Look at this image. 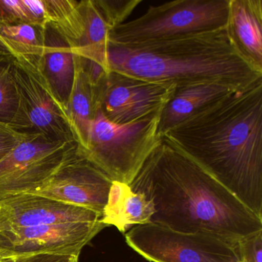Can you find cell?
I'll return each instance as SVG.
<instances>
[{
    "label": "cell",
    "mask_w": 262,
    "mask_h": 262,
    "mask_svg": "<svg viewBox=\"0 0 262 262\" xmlns=\"http://www.w3.org/2000/svg\"><path fill=\"white\" fill-rule=\"evenodd\" d=\"M162 139L262 219V79L204 107Z\"/></svg>",
    "instance_id": "6da1fadb"
},
{
    "label": "cell",
    "mask_w": 262,
    "mask_h": 262,
    "mask_svg": "<svg viewBox=\"0 0 262 262\" xmlns=\"http://www.w3.org/2000/svg\"><path fill=\"white\" fill-rule=\"evenodd\" d=\"M129 186L154 204L151 223L235 244L262 231L261 219L164 139Z\"/></svg>",
    "instance_id": "7a4b0ae2"
},
{
    "label": "cell",
    "mask_w": 262,
    "mask_h": 262,
    "mask_svg": "<svg viewBox=\"0 0 262 262\" xmlns=\"http://www.w3.org/2000/svg\"><path fill=\"white\" fill-rule=\"evenodd\" d=\"M106 62L108 73L151 82L216 80L242 89L262 79L234 50L226 27L129 45L110 42Z\"/></svg>",
    "instance_id": "3957f363"
},
{
    "label": "cell",
    "mask_w": 262,
    "mask_h": 262,
    "mask_svg": "<svg viewBox=\"0 0 262 262\" xmlns=\"http://www.w3.org/2000/svg\"><path fill=\"white\" fill-rule=\"evenodd\" d=\"M160 116L157 113L128 123L116 124L97 107L86 147L79 152L113 182L129 185L163 139L159 133Z\"/></svg>",
    "instance_id": "277c9868"
},
{
    "label": "cell",
    "mask_w": 262,
    "mask_h": 262,
    "mask_svg": "<svg viewBox=\"0 0 262 262\" xmlns=\"http://www.w3.org/2000/svg\"><path fill=\"white\" fill-rule=\"evenodd\" d=\"M230 0H176L150 7L140 17L112 30L110 42L119 45L172 39L226 27Z\"/></svg>",
    "instance_id": "5b68a950"
},
{
    "label": "cell",
    "mask_w": 262,
    "mask_h": 262,
    "mask_svg": "<svg viewBox=\"0 0 262 262\" xmlns=\"http://www.w3.org/2000/svg\"><path fill=\"white\" fill-rule=\"evenodd\" d=\"M39 59V56L13 59L19 105L10 125L26 134H41L54 140L77 142L68 111L46 80Z\"/></svg>",
    "instance_id": "8992f818"
},
{
    "label": "cell",
    "mask_w": 262,
    "mask_h": 262,
    "mask_svg": "<svg viewBox=\"0 0 262 262\" xmlns=\"http://www.w3.org/2000/svg\"><path fill=\"white\" fill-rule=\"evenodd\" d=\"M125 242L150 262H237V244L215 234L174 231L157 224L133 227Z\"/></svg>",
    "instance_id": "52a82bcc"
},
{
    "label": "cell",
    "mask_w": 262,
    "mask_h": 262,
    "mask_svg": "<svg viewBox=\"0 0 262 262\" xmlns=\"http://www.w3.org/2000/svg\"><path fill=\"white\" fill-rule=\"evenodd\" d=\"M78 147L76 141L54 140L44 135L29 134L0 161V199L33 192Z\"/></svg>",
    "instance_id": "ba28073f"
},
{
    "label": "cell",
    "mask_w": 262,
    "mask_h": 262,
    "mask_svg": "<svg viewBox=\"0 0 262 262\" xmlns=\"http://www.w3.org/2000/svg\"><path fill=\"white\" fill-rule=\"evenodd\" d=\"M176 83L142 80L110 72L96 88V107L116 124H125L162 113Z\"/></svg>",
    "instance_id": "9c48e42d"
},
{
    "label": "cell",
    "mask_w": 262,
    "mask_h": 262,
    "mask_svg": "<svg viewBox=\"0 0 262 262\" xmlns=\"http://www.w3.org/2000/svg\"><path fill=\"white\" fill-rule=\"evenodd\" d=\"M106 227L99 220L1 230L0 256L51 254L79 257L82 248Z\"/></svg>",
    "instance_id": "30bf717a"
},
{
    "label": "cell",
    "mask_w": 262,
    "mask_h": 262,
    "mask_svg": "<svg viewBox=\"0 0 262 262\" xmlns=\"http://www.w3.org/2000/svg\"><path fill=\"white\" fill-rule=\"evenodd\" d=\"M113 182L77 149L31 193L88 208L102 216Z\"/></svg>",
    "instance_id": "8fae6325"
},
{
    "label": "cell",
    "mask_w": 262,
    "mask_h": 262,
    "mask_svg": "<svg viewBox=\"0 0 262 262\" xmlns=\"http://www.w3.org/2000/svg\"><path fill=\"white\" fill-rule=\"evenodd\" d=\"M102 215L77 205L34 193L0 199V231L9 228L71 222H96Z\"/></svg>",
    "instance_id": "7c38bea8"
},
{
    "label": "cell",
    "mask_w": 262,
    "mask_h": 262,
    "mask_svg": "<svg viewBox=\"0 0 262 262\" xmlns=\"http://www.w3.org/2000/svg\"><path fill=\"white\" fill-rule=\"evenodd\" d=\"M238 90L240 88L228 82L216 80L176 84L172 96L161 113L159 135L162 137L166 132L196 112Z\"/></svg>",
    "instance_id": "4fadbf2b"
},
{
    "label": "cell",
    "mask_w": 262,
    "mask_h": 262,
    "mask_svg": "<svg viewBox=\"0 0 262 262\" xmlns=\"http://www.w3.org/2000/svg\"><path fill=\"white\" fill-rule=\"evenodd\" d=\"M226 30L234 50L262 74L261 0H230Z\"/></svg>",
    "instance_id": "5bb4252c"
},
{
    "label": "cell",
    "mask_w": 262,
    "mask_h": 262,
    "mask_svg": "<svg viewBox=\"0 0 262 262\" xmlns=\"http://www.w3.org/2000/svg\"><path fill=\"white\" fill-rule=\"evenodd\" d=\"M39 59L41 70L52 91L67 110L74 80V53L66 39L50 26L44 29Z\"/></svg>",
    "instance_id": "9a60e30c"
},
{
    "label": "cell",
    "mask_w": 262,
    "mask_h": 262,
    "mask_svg": "<svg viewBox=\"0 0 262 262\" xmlns=\"http://www.w3.org/2000/svg\"><path fill=\"white\" fill-rule=\"evenodd\" d=\"M154 204L142 193L133 191L129 185L113 182L101 222L125 233L133 227L151 223Z\"/></svg>",
    "instance_id": "2e32d148"
},
{
    "label": "cell",
    "mask_w": 262,
    "mask_h": 262,
    "mask_svg": "<svg viewBox=\"0 0 262 262\" xmlns=\"http://www.w3.org/2000/svg\"><path fill=\"white\" fill-rule=\"evenodd\" d=\"M69 116L73 133L79 145V151H83L88 142L92 120L96 110V88L89 80L79 56L75 55V75L69 99Z\"/></svg>",
    "instance_id": "e0dca14e"
},
{
    "label": "cell",
    "mask_w": 262,
    "mask_h": 262,
    "mask_svg": "<svg viewBox=\"0 0 262 262\" xmlns=\"http://www.w3.org/2000/svg\"><path fill=\"white\" fill-rule=\"evenodd\" d=\"M80 7L85 19V32L72 51L76 56L99 64L110 73L106 62L110 27L96 0L81 1Z\"/></svg>",
    "instance_id": "ac0fdd59"
},
{
    "label": "cell",
    "mask_w": 262,
    "mask_h": 262,
    "mask_svg": "<svg viewBox=\"0 0 262 262\" xmlns=\"http://www.w3.org/2000/svg\"><path fill=\"white\" fill-rule=\"evenodd\" d=\"M43 30L29 24L0 23V57L15 59L39 57Z\"/></svg>",
    "instance_id": "d6986e66"
},
{
    "label": "cell",
    "mask_w": 262,
    "mask_h": 262,
    "mask_svg": "<svg viewBox=\"0 0 262 262\" xmlns=\"http://www.w3.org/2000/svg\"><path fill=\"white\" fill-rule=\"evenodd\" d=\"M48 25L66 39L71 48L85 32V19L80 2L73 0H44Z\"/></svg>",
    "instance_id": "ffe728a7"
},
{
    "label": "cell",
    "mask_w": 262,
    "mask_h": 262,
    "mask_svg": "<svg viewBox=\"0 0 262 262\" xmlns=\"http://www.w3.org/2000/svg\"><path fill=\"white\" fill-rule=\"evenodd\" d=\"M0 23L44 30L48 25L44 0H0Z\"/></svg>",
    "instance_id": "44dd1931"
},
{
    "label": "cell",
    "mask_w": 262,
    "mask_h": 262,
    "mask_svg": "<svg viewBox=\"0 0 262 262\" xmlns=\"http://www.w3.org/2000/svg\"><path fill=\"white\" fill-rule=\"evenodd\" d=\"M19 105L13 58H0V121L10 124Z\"/></svg>",
    "instance_id": "7402d4cb"
},
{
    "label": "cell",
    "mask_w": 262,
    "mask_h": 262,
    "mask_svg": "<svg viewBox=\"0 0 262 262\" xmlns=\"http://www.w3.org/2000/svg\"><path fill=\"white\" fill-rule=\"evenodd\" d=\"M110 31L125 23L142 0H96Z\"/></svg>",
    "instance_id": "603a6c76"
},
{
    "label": "cell",
    "mask_w": 262,
    "mask_h": 262,
    "mask_svg": "<svg viewBox=\"0 0 262 262\" xmlns=\"http://www.w3.org/2000/svg\"><path fill=\"white\" fill-rule=\"evenodd\" d=\"M28 135L20 133L10 124L0 121V161L25 140Z\"/></svg>",
    "instance_id": "cb8c5ba5"
},
{
    "label": "cell",
    "mask_w": 262,
    "mask_h": 262,
    "mask_svg": "<svg viewBox=\"0 0 262 262\" xmlns=\"http://www.w3.org/2000/svg\"><path fill=\"white\" fill-rule=\"evenodd\" d=\"M240 259L248 262H262V231L237 242Z\"/></svg>",
    "instance_id": "d4e9b609"
},
{
    "label": "cell",
    "mask_w": 262,
    "mask_h": 262,
    "mask_svg": "<svg viewBox=\"0 0 262 262\" xmlns=\"http://www.w3.org/2000/svg\"><path fill=\"white\" fill-rule=\"evenodd\" d=\"M15 262H79V257L61 254H33L16 257Z\"/></svg>",
    "instance_id": "484cf974"
},
{
    "label": "cell",
    "mask_w": 262,
    "mask_h": 262,
    "mask_svg": "<svg viewBox=\"0 0 262 262\" xmlns=\"http://www.w3.org/2000/svg\"><path fill=\"white\" fill-rule=\"evenodd\" d=\"M16 261V257H10V258L6 259L1 262H15Z\"/></svg>",
    "instance_id": "4316f807"
},
{
    "label": "cell",
    "mask_w": 262,
    "mask_h": 262,
    "mask_svg": "<svg viewBox=\"0 0 262 262\" xmlns=\"http://www.w3.org/2000/svg\"><path fill=\"white\" fill-rule=\"evenodd\" d=\"M10 258V257H3V256H0V262L3 261V260H6V259Z\"/></svg>",
    "instance_id": "83f0119b"
},
{
    "label": "cell",
    "mask_w": 262,
    "mask_h": 262,
    "mask_svg": "<svg viewBox=\"0 0 262 262\" xmlns=\"http://www.w3.org/2000/svg\"><path fill=\"white\" fill-rule=\"evenodd\" d=\"M237 262H248V261H247L246 260H244V259H240V260H239V261H237Z\"/></svg>",
    "instance_id": "f1b7e54d"
},
{
    "label": "cell",
    "mask_w": 262,
    "mask_h": 262,
    "mask_svg": "<svg viewBox=\"0 0 262 262\" xmlns=\"http://www.w3.org/2000/svg\"><path fill=\"white\" fill-rule=\"evenodd\" d=\"M0 58H1V57H0Z\"/></svg>",
    "instance_id": "f546056e"
}]
</instances>
